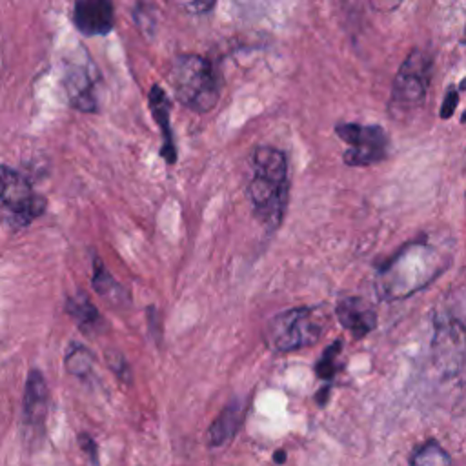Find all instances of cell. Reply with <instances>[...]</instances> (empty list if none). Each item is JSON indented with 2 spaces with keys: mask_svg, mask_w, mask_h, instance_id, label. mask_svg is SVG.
Instances as JSON below:
<instances>
[{
  "mask_svg": "<svg viewBox=\"0 0 466 466\" xmlns=\"http://www.w3.org/2000/svg\"><path fill=\"white\" fill-rule=\"evenodd\" d=\"M411 466H451V459L439 442L430 441L411 457Z\"/></svg>",
  "mask_w": 466,
  "mask_h": 466,
  "instance_id": "cell-17",
  "label": "cell"
},
{
  "mask_svg": "<svg viewBox=\"0 0 466 466\" xmlns=\"http://www.w3.org/2000/svg\"><path fill=\"white\" fill-rule=\"evenodd\" d=\"M73 22L82 35H107L115 25L113 4L107 0H80L73 7Z\"/></svg>",
  "mask_w": 466,
  "mask_h": 466,
  "instance_id": "cell-8",
  "label": "cell"
},
{
  "mask_svg": "<svg viewBox=\"0 0 466 466\" xmlns=\"http://www.w3.org/2000/svg\"><path fill=\"white\" fill-rule=\"evenodd\" d=\"M450 264V257L426 237L400 248L375 277L377 295L384 300L404 299L437 279Z\"/></svg>",
  "mask_w": 466,
  "mask_h": 466,
  "instance_id": "cell-1",
  "label": "cell"
},
{
  "mask_svg": "<svg viewBox=\"0 0 466 466\" xmlns=\"http://www.w3.org/2000/svg\"><path fill=\"white\" fill-rule=\"evenodd\" d=\"M0 202L15 229L29 226L47 208V200L33 191L27 177L9 166H0Z\"/></svg>",
  "mask_w": 466,
  "mask_h": 466,
  "instance_id": "cell-6",
  "label": "cell"
},
{
  "mask_svg": "<svg viewBox=\"0 0 466 466\" xmlns=\"http://www.w3.org/2000/svg\"><path fill=\"white\" fill-rule=\"evenodd\" d=\"M433 58L420 47H413L400 64L388 100V113L391 118L408 120L426 102L431 80Z\"/></svg>",
  "mask_w": 466,
  "mask_h": 466,
  "instance_id": "cell-4",
  "label": "cell"
},
{
  "mask_svg": "<svg viewBox=\"0 0 466 466\" xmlns=\"http://www.w3.org/2000/svg\"><path fill=\"white\" fill-rule=\"evenodd\" d=\"M169 84L175 98L195 113L211 111L220 98V78L213 62L206 56L177 55L169 67Z\"/></svg>",
  "mask_w": 466,
  "mask_h": 466,
  "instance_id": "cell-3",
  "label": "cell"
},
{
  "mask_svg": "<svg viewBox=\"0 0 466 466\" xmlns=\"http://www.w3.org/2000/svg\"><path fill=\"white\" fill-rule=\"evenodd\" d=\"M335 315H337L340 326L346 331H350L355 339L368 335L377 326L375 309L370 308V304L364 302L360 297L342 299L335 308Z\"/></svg>",
  "mask_w": 466,
  "mask_h": 466,
  "instance_id": "cell-10",
  "label": "cell"
},
{
  "mask_svg": "<svg viewBox=\"0 0 466 466\" xmlns=\"http://www.w3.org/2000/svg\"><path fill=\"white\" fill-rule=\"evenodd\" d=\"M324 329L320 308L299 306L273 315L266 326V344L280 353L315 344Z\"/></svg>",
  "mask_w": 466,
  "mask_h": 466,
  "instance_id": "cell-5",
  "label": "cell"
},
{
  "mask_svg": "<svg viewBox=\"0 0 466 466\" xmlns=\"http://www.w3.org/2000/svg\"><path fill=\"white\" fill-rule=\"evenodd\" d=\"M251 178L248 182V198L258 222L273 231L280 226L288 198L289 175L284 151L271 146H258L249 157Z\"/></svg>",
  "mask_w": 466,
  "mask_h": 466,
  "instance_id": "cell-2",
  "label": "cell"
},
{
  "mask_svg": "<svg viewBox=\"0 0 466 466\" xmlns=\"http://www.w3.org/2000/svg\"><path fill=\"white\" fill-rule=\"evenodd\" d=\"M49 404V391L44 375L38 370H31L24 390V424L31 431L42 430Z\"/></svg>",
  "mask_w": 466,
  "mask_h": 466,
  "instance_id": "cell-9",
  "label": "cell"
},
{
  "mask_svg": "<svg viewBox=\"0 0 466 466\" xmlns=\"http://www.w3.org/2000/svg\"><path fill=\"white\" fill-rule=\"evenodd\" d=\"M64 87L69 104L84 113L96 111V95L93 76L82 64H71L64 75Z\"/></svg>",
  "mask_w": 466,
  "mask_h": 466,
  "instance_id": "cell-11",
  "label": "cell"
},
{
  "mask_svg": "<svg viewBox=\"0 0 466 466\" xmlns=\"http://www.w3.org/2000/svg\"><path fill=\"white\" fill-rule=\"evenodd\" d=\"M93 288L100 297H104L107 302L115 306L129 304L127 291L111 277V273L100 260H95L93 264Z\"/></svg>",
  "mask_w": 466,
  "mask_h": 466,
  "instance_id": "cell-15",
  "label": "cell"
},
{
  "mask_svg": "<svg viewBox=\"0 0 466 466\" xmlns=\"http://www.w3.org/2000/svg\"><path fill=\"white\" fill-rule=\"evenodd\" d=\"M240 420H242V406H240V402L233 400L220 411V415L209 426L208 435H206L209 446L226 444L235 435Z\"/></svg>",
  "mask_w": 466,
  "mask_h": 466,
  "instance_id": "cell-13",
  "label": "cell"
},
{
  "mask_svg": "<svg viewBox=\"0 0 466 466\" xmlns=\"http://www.w3.org/2000/svg\"><path fill=\"white\" fill-rule=\"evenodd\" d=\"M66 311L75 319L78 328L84 331H98L104 324L102 315L98 313L95 304L89 300V297L82 291L67 299Z\"/></svg>",
  "mask_w": 466,
  "mask_h": 466,
  "instance_id": "cell-14",
  "label": "cell"
},
{
  "mask_svg": "<svg viewBox=\"0 0 466 466\" xmlns=\"http://www.w3.org/2000/svg\"><path fill=\"white\" fill-rule=\"evenodd\" d=\"M106 360H107V366L111 368V371L124 382H129L131 380V370H129V364L126 362L124 355L116 350H111L106 353Z\"/></svg>",
  "mask_w": 466,
  "mask_h": 466,
  "instance_id": "cell-19",
  "label": "cell"
},
{
  "mask_svg": "<svg viewBox=\"0 0 466 466\" xmlns=\"http://www.w3.org/2000/svg\"><path fill=\"white\" fill-rule=\"evenodd\" d=\"M147 100H149V109L151 115L155 118V122L160 127L162 133V147H160V155L164 157V160L167 164H175L177 162V147H175V138H173V131H171V122H169V113H171V100L166 95V91L160 86H153L147 93Z\"/></svg>",
  "mask_w": 466,
  "mask_h": 466,
  "instance_id": "cell-12",
  "label": "cell"
},
{
  "mask_svg": "<svg viewBox=\"0 0 466 466\" xmlns=\"http://www.w3.org/2000/svg\"><path fill=\"white\" fill-rule=\"evenodd\" d=\"M340 348H342V342L340 340H335L333 344H329L322 357L319 359L317 366H315V373L319 379H324V380H331L337 373V357L340 353Z\"/></svg>",
  "mask_w": 466,
  "mask_h": 466,
  "instance_id": "cell-18",
  "label": "cell"
},
{
  "mask_svg": "<svg viewBox=\"0 0 466 466\" xmlns=\"http://www.w3.org/2000/svg\"><path fill=\"white\" fill-rule=\"evenodd\" d=\"M93 353L82 346V344H71L67 355H66V370L75 377H87L93 370Z\"/></svg>",
  "mask_w": 466,
  "mask_h": 466,
  "instance_id": "cell-16",
  "label": "cell"
},
{
  "mask_svg": "<svg viewBox=\"0 0 466 466\" xmlns=\"http://www.w3.org/2000/svg\"><path fill=\"white\" fill-rule=\"evenodd\" d=\"M457 102H459V91L457 89H448L446 96H444V102H442V107H441V118H450L457 107Z\"/></svg>",
  "mask_w": 466,
  "mask_h": 466,
  "instance_id": "cell-20",
  "label": "cell"
},
{
  "mask_svg": "<svg viewBox=\"0 0 466 466\" xmlns=\"http://www.w3.org/2000/svg\"><path fill=\"white\" fill-rule=\"evenodd\" d=\"M213 2H191V4H186L184 7L187 9V11H191V13H197V15H202V13H206V11H209V9H213Z\"/></svg>",
  "mask_w": 466,
  "mask_h": 466,
  "instance_id": "cell-21",
  "label": "cell"
},
{
  "mask_svg": "<svg viewBox=\"0 0 466 466\" xmlns=\"http://www.w3.org/2000/svg\"><path fill=\"white\" fill-rule=\"evenodd\" d=\"M335 133L344 144H348V149L342 155L346 166H371L386 158L388 135L380 126L344 122L335 126Z\"/></svg>",
  "mask_w": 466,
  "mask_h": 466,
  "instance_id": "cell-7",
  "label": "cell"
}]
</instances>
